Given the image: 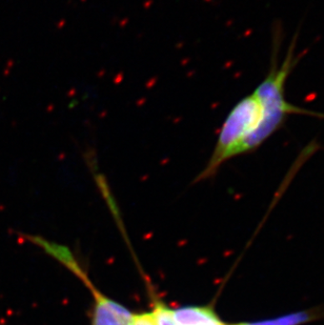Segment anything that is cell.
I'll return each instance as SVG.
<instances>
[{
    "label": "cell",
    "mask_w": 324,
    "mask_h": 325,
    "mask_svg": "<svg viewBox=\"0 0 324 325\" xmlns=\"http://www.w3.org/2000/svg\"><path fill=\"white\" fill-rule=\"evenodd\" d=\"M133 313L120 304L100 295L95 299L93 325H131Z\"/></svg>",
    "instance_id": "obj_1"
},
{
    "label": "cell",
    "mask_w": 324,
    "mask_h": 325,
    "mask_svg": "<svg viewBox=\"0 0 324 325\" xmlns=\"http://www.w3.org/2000/svg\"><path fill=\"white\" fill-rule=\"evenodd\" d=\"M131 325H155L152 312H144L139 315H133Z\"/></svg>",
    "instance_id": "obj_5"
},
{
    "label": "cell",
    "mask_w": 324,
    "mask_h": 325,
    "mask_svg": "<svg viewBox=\"0 0 324 325\" xmlns=\"http://www.w3.org/2000/svg\"><path fill=\"white\" fill-rule=\"evenodd\" d=\"M155 325H179L173 317L172 310L161 302H156L152 312Z\"/></svg>",
    "instance_id": "obj_4"
},
{
    "label": "cell",
    "mask_w": 324,
    "mask_h": 325,
    "mask_svg": "<svg viewBox=\"0 0 324 325\" xmlns=\"http://www.w3.org/2000/svg\"><path fill=\"white\" fill-rule=\"evenodd\" d=\"M307 320H309V316L306 312H297L273 319V320L254 322V323H242L237 325H299Z\"/></svg>",
    "instance_id": "obj_3"
},
{
    "label": "cell",
    "mask_w": 324,
    "mask_h": 325,
    "mask_svg": "<svg viewBox=\"0 0 324 325\" xmlns=\"http://www.w3.org/2000/svg\"><path fill=\"white\" fill-rule=\"evenodd\" d=\"M172 313L179 325H225L206 307H183L172 310Z\"/></svg>",
    "instance_id": "obj_2"
}]
</instances>
